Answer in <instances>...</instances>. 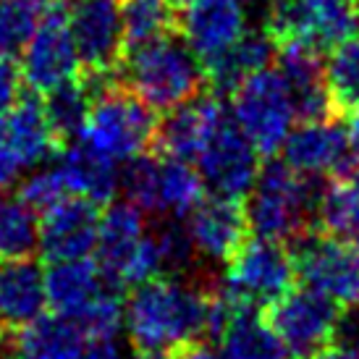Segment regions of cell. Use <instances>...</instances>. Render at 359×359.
<instances>
[{"label": "cell", "mask_w": 359, "mask_h": 359, "mask_svg": "<svg viewBox=\"0 0 359 359\" xmlns=\"http://www.w3.org/2000/svg\"><path fill=\"white\" fill-rule=\"evenodd\" d=\"M131 289L123 302V328L144 357L168 359L212 333V291L176 276H158Z\"/></svg>", "instance_id": "cell-1"}, {"label": "cell", "mask_w": 359, "mask_h": 359, "mask_svg": "<svg viewBox=\"0 0 359 359\" xmlns=\"http://www.w3.org/2000/svg\"><path fill=\"white\" fill-rule=\"evenodd\" d=\"M121 87L152 110H173L197 97L205 84V66L184 40L173 34L129 48L121 58Z\"/></svg>", "instance_id": "cell-2"}, {"label": "cell", "mask_w": 359, "mask_h": 359, "mask_svg": "<svg viewBox=\"0 0 359 359\" xmlns=\"http://www.w3.org/2000/svg\"><path fill=\"white\" fill-rule=\"evenodd\" d=\"M318 212V191L309 176L289 168L283 160L259 168L257 181L247 194V223L255 236L270 241L302 239L309 233Z\"/></svg>", "instance_id": "cell-3"}, {"label": "cell", "mask_w": 359, "mask_h": 359, "mask_svg": "<svg viewBox=\"0 0 359 359\" xmlns=\"http://www.w3.org/2000/svg\"><path fill=\"white\" fill-rule=\"evenodd\" d=\"M158 118L155 110L131 95L126 87L110 84L95 90L90 116L79 131V142L102 152L116 163H129L155 144Z\"/></svg>", "instance_id": "cell-4"}, {"label": "cell", "mask_w": 359, "mask_h": 359, "mask_svg": "<svg viewBox=\"0 0 359 359\" xmlns=\"http://www.w3.org/2000/svg\"><path fill=\"white\" fill-rule=\"evenodd\" d=\"M231 113L233 123L259 155L278 152L297 118L289 87L273 66L252 71L231 90Z\"/></svg>", "instance_id": "cell-5"}, {"label": "cell", "mask_w": 359, "mask_h": 359, "mask_svg": "<svg viewBox=\"0 0 359 359\" xmlns=\"http://www.w3.org/2000/svg\"><path fill=\"white\" fill-rule=\"evenodd\" d=\"M129 202L158 218H187L200 205L205 184L200 170L170 155H140L121 176Z\"/></svg>", "instance_id": "cell-6"}, {"label": "cell", "mask_w": 359, "mask_h": 359, "mask_svg": "<svg viewBox=\"0 0 359 359\" xmlns=\"http://www.w3.org/2000/svg\"><path fill=\"white\" fill-rule=\"evenodd\" d=\"M354 0H270L268 34L280 42H302L312 50H330L357 32Z\"/></svg>", "instance_id": "cell-7"}, {"label": "cell", "mask_w": 359, "mask_h": 359, "mask_svg": "<svg viewBox=\"0 0 359 359\" xmlns=\"http://www.w3.org/2000/svg\"><path fill=\"white\" fill-rule=\"evenodd\" d=\"M226 265L223 291L250 307H270L294 286L297 278L289 247L259 236L244 241Z\"/></svg>", "instance_id": "cell-8"}, {"label": "cell", "mask_w": 359, "mask_h": 359, "mask_svg": "<svg viewBox=\"0 0 359 359\" xmlns=\"http://www.w3.org/2000/svg\"><path fill=\"white\" fill-rule=\"evenodd\" d=\"M341 309L312 289H289L268 307V323L294 359H309L333 344L341 328Z\"/></svg>", "instance_id": "cell-9"}, {"label": "cell", "mask_w": 359, "mask_h": 359, "mask_svg": "<svg viewBox=\"0 0 359 359\" xmlns=\"http://www.w3.org/2000/svg\"><path fill=\"white\" fill-rule=\"evenodd\" d=\"M297 278L339 307L359 304V252L333 233H304L294 250Z\"/></svg>", "instance_id": "cell-10"}, {"label": "cell", "mask_w": 359, "mask_h": 359, "mask_svg": "<svg viewBox=\"0 0 359 359\" xmlns=\"http://www.w3.org/2000/svg\"><path fill=\"white\" fill-rule=\"evenodd\" d=\"M60 144L37 97H21L0 116V189H11L40 168Z\"/></svg>", "instance_id": "cell-11"}, {"label": "cell", "mask_w": 359, "mask_h": 359, "mask_svg": "<svg viewBox=\"0 0 359 359\" xmlns=\"http://www.w3.org/2000/svg\"><path fill=\"white\" fill-rule=\"evenodd\" d=\"M81 60L69 29V13L53 6L21 50V79L37 95L58 90L81 76Z\"/></svg>", "instance_id": "cell-12"}, {"label": "cell", "mask_w": 359, "mask_h": 359, "mask_svg": "<svg viewBox=\"0 0 359 359\" xmlns=\"http://www.w3.org/2000/svg\"><path fill=\"white\" fill-rule=\"evenodd\" d=\"M69 29L81 69L92 79H105L110 71L118 69L126 50L121 0H74Z\"/></svg>", "instance_id": "cell-13"}, {"label": "cell", "mask_w": 359, "mask_h": 359, "mask_svg": "<svg viewBox=\"0 0 359 359\" xmlns=\"http://www.w3.org/2000/svg\"><path fill=\"white\" fill-rule=\"evenodd\" d=\"M200 179L215 197H247L259 173V152L233 121H223L197 158Z\"/></svg>", "instance_id": "cell-14"}, {"label": "cell", "mask_w": 359, "mask_h": 359, "mask_svg": "<svg viewBox=\"0 0 359 359\" xmlns=\"http://www.w3.org/2000/svg\"><path fill=\"white\" fill-rule=\"evenodd\" d=\"M100 212L84 197L69 194L40 218V252L48 262L90 257L97 247Z\"/></svg>", "instance_id": "cell-15"}, {"label": "cell", "mask_w": 359, "mask_h": 359, "mask_svg": "<svg viewBox=\"0 0 359 359\" xmlns=\"http://www.w3.org/2000/svg\"><path fill=\"white\" fill-rule=\"evenodd\" d=\"M179 24L184 42L205 66L247 34V11L241 0H197L184 6Z\"/></svg>", "instance_id": "cell-16"}, {"label": "cell", "mask_w": 359, "mask_h": 359, "mask_svg": "<svg viewBox=\"0 0 359 359\" xmlns=\"http://www.w3.org/2000/svg\"><path fill=\"white\" fill-rule=\"evenodd\" d=\"M247 215L236 200L202 197L200 205L187 215V239L191 255L208 262H229L247 241Z\"/></svg>", "instance_id": "cell-17"}, {"label": "cell", "mask_w": 359, "mask_h": 359, "mask_svg": "<svg viewBox=\"0 0 359 359\" xmlns=\"http://www.w3.org/2000/svg\"><path fill=\"white\" fill-rule=\"evenodd\" d=\"M351 137L346 129H341L330 118L302 121L297 129L289 131V137L280 144L283 163L302 176H325L336 170L354 155Z\"/></svg>", "instance_id": "cell-18"}, {"label": "cell", "mask_w": 359, "mask_h": 359, "mask_svg": "<svg viewBox=\"0 0 359 359\" xmlns=\"http://www.w3.org/2000/svg\"><path fill=\"white\" fill-rule=\"evenodd\" d=\"M226 121V110L215 95H197L191 100L181 102L179 108L168 110L165 121L158 123L155 147L160 155H170L179 160L200 158L205 144Z\"/></svg>", "instance_id": "cell-19"}, {"label": "cell", "mask_w": 359, "mask_h": 359, "mask_svg": "<svg viewBox=\"0 0 359 359\" xmlns=\"http://www.w3.org/2000/svg\"><path fill=\"white\" fill-rule=\"evenodd\" d=\"M278 48L280 53L276 69L280 71L291 92L297 118H330L336 110H333L328 87H325V71L320 63V53L302 42H280Z\"/></svg>", "instance_id": "cell-20"}, {"label": "cell", "mask_w": 359, "mask_h": 359, "mask_svg": "<svg viewBox=\"0 0 359 359\" xmlns=\"http://www.w3.org/2000/svg\"><path fill=\"white\" fill-rule=\"evenodd\" d=\"M110 283L97 262L90 257L79 259H60L50 262V268L45 273V294L58 315L76 320L87 309L100 299L102 294L110 289Z\"/></svg>", "instance_id": "cell-21"}, {"label": "cell", "mask_w": 359, "mask_h": 359, "mask_svg": "<svg viewBox=\"0 0 359 359\" xmlns=\"http://www.w3.org/2000/svg\"><path fill=\"white\" fill-rule=\"evenodd\" d=\"M45 273L29 259L0 262V325L21 330L45 312Z\"/></svg>", "instance_id": "cell-22"}, {"label": "cell", "mask_w": 359, "mask_h": 359, "mask_svg": "<svg viewBox=\"0 0 359 359\" xmlns=\"http://www.w3.org/2000/svg\"><path fill=\"white\" fill-rule=\"evenodd\" d=\"M116 160L105 158L102 152L92 150L90 144H71L69 150L60 152L55 160L60 179L66 184L69 194L84 197L95 205H108L118 191L121 176L116 170Z\"/></svg>", "instance_id": "cell-23"}, {"label": "cell", "mask_w": 359, "mask_h": 359, "mask_svg": "<svg viewBox=\"0 0 359 359\" xmlns=\"http://www.w3.org/2000/svg\"><path fill=\"white\" fill-rule=\"evenodd\" d=\"M218 336L223 359H294L268 318L250 304H236L231 309Z\"/></svg>", "instance_id": "cell-24"}, {"label": "cell", "mask_w": 359, "mask_h": 359, "mask_svg": "<svg viewBox=\"0 0 359 359\" xmlns=\"http://www.w3.org/2000/svg\"><path fill=\"white\" fill-rule=\"evenodd\" d=\"M87 341L76 320L55 312L53 318L40 315L16 330L13 354L16 359H76Z\"/></svg>", "instance_id": "cell-25"}, {"label": "cell", "mask_w": 359, "mask_h": 359, "mask_svg": "<svg viewBox=\"0 0 359 359\" xmlns=\"http://www.w3.org/2000/svg\"><path fill=\"white\" fill-rule=\"evenodd\" d=\"M318 223L325 233L346 236L359 223V150H354L330 181L318 191Z\"/></svg>", "instance_id": "cell-26"}, {"label": "cell", "mask_w": 359, "mask_h": 359, "mask_svg": "<svg viewBox=\"0 0 359 359\" xmlns=\"http://www.w3.org/2000/svg\"><path fill=\"white\" fill-rule=\"evenodd\" d=\"M276 40L268 32H247L233 48L205 63V81L218 92H231L252 71L265 69L273 60Z\"/></svg>", "instance_id": "cell-27"}, {"label": "cell", "mask_w": 359, "mask_h": 359, "mask_svg": "<svg viewBox=\"0 0 359 359\" xmlns=\"http://www.w3.org/2000/svg\"><path fill=\"white\" fill-rule=\"evenodd\" d=\"M40 250V218L19 194L0 189V262L29 259Z\"/></svg>", "instance_id": "cell-28"}, {"label": "cell", "mask_w": 359, "mask_h": 359, "mask_svg": "<svg viewBox=\"0 0 359 359\" xmlns=\"http://www.w3.org/2000/svg\"><path fill=\"white\" fill-rule=\"evenodd\" d=\"M121 21L126 48L165 37L179 24L176 0H123Z\"/></svg>", "instance_id": "cell-29"}, {"label": "cell", "mask_w": 359, "mask_h": 359, "mask_svg": "<svg viewBox=\"0 0 359 359\" xmlns=\"http://www.w3.org/2000/svg\"><path fill=\"white\" fill-rule=\"evenodd\" d=\"M325 87H328L333 110H351L359 105V37L351 34L336 48H330L325 60Z\"/></svg>", "instance_id": "cell-30"}, {"label": "cell", "mask_w": 359, "mask_h": 359, "mask_svg": "<svg viewBox=\"0 0 359 359\" xmlns=\"http://www.w3.org/2000/svg\"><path fill=\"white\" fill-rule=\"evenodd\" d=\"M92 97H95V87H90L87 81L81 84L79 79L48 92V100L42 102V108H45V116L50 121V129L55 131L58 142L79 137L81 126L90 116Z\"/></svg>", "instance_id": "cell-31"}, {"label": "cell", "mask_w": 359, "mask_h": 359, "mask_svg": "<svg viewBox=\"0 0 359 359\" xmlns=\"http://www.w3.org/2000/svg\"><path fill=\"white\" fill-rule=\"evenodd\" d=\"M58 0H0V55L21 53Z\"/></svg>", "instance_id": "cell-32"}, {"label": "cell", "mask_w": 359, "mask_h": 359, "mask_svg": "<svg viewBox=\"0 0 359 359\" xmlns=\"http://www.w3.org/2000/svg\"><path fill=\"white\" fill-rule=\"evenodd\" d=\"M19 197L27 205H29L34 212H45V210H50L53 205H58L63 197H69V189H66V184H63V179H60V173L55 165H50V168H34L24 179V184H21L19 189Z\"/></svg>", "instance_id": "cell-33"}, {"label": "cell", "mask_w": 359, "mask_h": 359, "mask_svg": "<svg viewBox=\"0 0 359 359\" xmlns=\"http://www.w3.org/2000/svg\"><path fill=\"white\" fill-rule=\"evenodd\" d=\"M21 69L11 60V55H0V116L21 100Z\"/></svg>", "instance_id": "cell-34"}, {"label": "cell", "mask_w": 359, "mask_h": 359, "mask_svg": "<svg viewBox=\"0 0 359 359\" xmlns=\"http://www.w3.org/2000/svg\"><path fill=\"white\" fill-rule=\"evenodd\" d=\"M76 359H121V351L116 346V339H97L87 341Z\"/></svg>", "instance_id": "cell-35"}, {"label": "cell", "mask_w": 359, "mask_h": 359, "mask_svg": "<svg viewBox=\"0 0 359 359\" xmlns=\"http://www.w3.org/2000/svg\"><path fill=\"white\" fill-rule=\"evenodd\" d=\"M173 359H223L220 351L202 346V344H189L187 349H181L179 354H173Z\"/></svg>", "instance_id": "cell-36"}, {"label": "cell", "mask_w": 359, "mask_h": 359, "mask_svg": "<svg viewBox=\"0 0 359 359\" xmlns=\"http://www.w3.org/2000/svg\"><path fill=\"white\" fill-rule=\"evenodd\" d=\"M309 359H359V349H354V346H325L323 351H318V354H312Z\"/></svg>", "instance_id": "cell-37"}, {"label": "cell", "mask_w": 359, "mask_h": 359, "mask_svg": "<svg viewBox=\"0 0 359 359\" xmlns=\"http://www.w3.org/2000/svg\"><path fill=\"white\" fill-rule=\"evenodd\" d=\"M349 137H351V142L357 144V150H359V105L351 110V131H349Z\"/></svg>", "instance_id": "cell-38"}, {"label": "cell", "mask_w": 359, "mask_h": 359, "mask_svg": "<svg viewBox=\"0 0 359 359\" xmlns=\"http://www.w3.org/2000/svg\"><path fill=\"white\" fill-rule=\"evenodd\" d=\"M351 236H354V247H357V252H359V223H357V229L351 231Z\"/></svg>", "instance_id": "cell-39"}, {"label": "cell", "mask_w": 359, "mask_h": 359, "mask_svg": "<svg viewBox=\"0 0 359 359\" xmlns=\"http://www.w3.org/2000/svg\"><path fill=\"white\" fill-rule=\"evenodd\" d=\"M189 3H197V0H176V6H189Z\"/></svg>", "instance_id": "cell-40"}, {"label": "cell", "mask_w": 359, "mask_h": 359, "mask_svg": "<svg viewBox=\"0 0 359 359\" xmlns=\"http://www.w3.org/2000/svg\"><path fill=\"white\" fill-rule=\"evenodd\" d=\"M354 328H357V341H359V315H357V325H354Z\"/></svg>", "instance_id": "cell-41"}, {"label": "cell", "mask_w": 359, "mask_h": 359, "mask_svg": "<svg viewBox=\"0 0 359 359\" xmlns=\"http://www.w3.org/2000/svg\"><path fill=\"white\" fill-rule=\"evenodd\" d=\"M354 6H357V19H359V0H354Z\"/></svg>", "instance_id": "cell-42"}, {"label": "cell", "mask_w": 359, "mask_h": 359, "mask_svg": "<svg viewBox=\"0 0 359 359\" xmlns=\"http://www.w3.org/2000/svg\"><path fill=\"white\" fill-rule=\"evenodd\" d=\"M140 359H158V357H144V354H140Z\"/></svg>", "instance_id": "cell-43"}]
</instances>
